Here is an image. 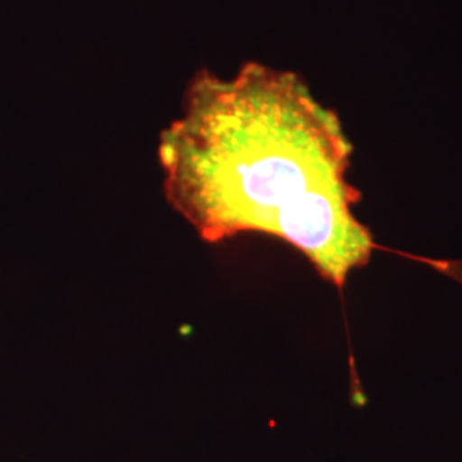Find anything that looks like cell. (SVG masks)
<instances>
[{"label":"cell","mask_w":462,"mask_h":462,"mask_svg":"<svg viewBox=\"0 0 462 462\" xmlns=\"http://www.w3.org/2000/svg\"><path fill=\"white\" fill-rule=\"evenodd\" d=\"M351 144L298 74L248 62L228 79L199 70L160 135L170 206L206 242L264 233L343 288L377 244L355 216Z\"/></svg>","instance_id":"1"}]
</instances>
